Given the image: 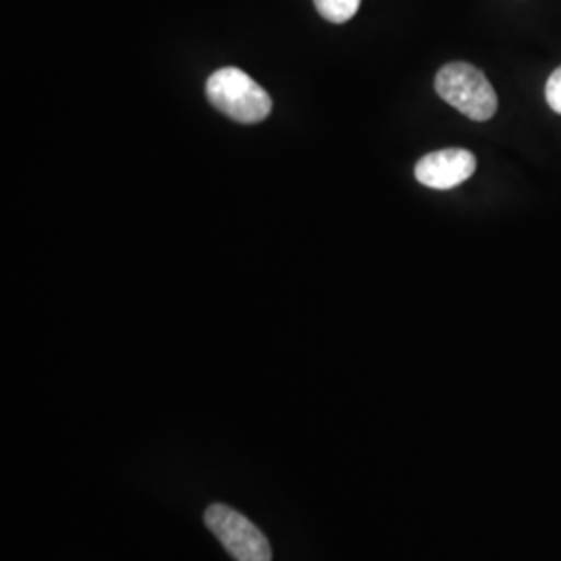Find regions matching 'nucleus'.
Returning a JSON list of instances; mask_svg holds the SVG:
<instances>
[{"label":"nucleus","instance_id":"nucleus-6","mask_svg":"<svg viewBox=\"0 0 561 561\" xmlns=\"http://www.w3.org/2000/svg\"><path fill=\"white\" fill-rule=\"evenodd\" d=\"M545 99H547V104L551 106V111H556L558 115H561V67L560 69H556V71L551 73L549 81H547V85H545Z\"/></svg>","mask_w":561,"mask_h":561},{"label":"nucleus","instance_id":"nucleus-2","mask_svg":"<svg viewBox=\"0 0 561 561\" xmlns=\"http://www.w3.org/2000/svg\"><path fill=\"white\" fill-rule=\"evenodd\" d=\"M435 90L443 101L472 121H489L497 113V94L481 69L468 62H449L437 73Z\"/></svg>","mask_w":561,"mask_h":561},{"label":"nucleus","instance_id":"nucleus-5","mask_svg":"<svg viewBox=\"0 0 561 561\" xmlns=\"http://www.w3.org/2000/svg\"><path fill=\"white\" fill-rule=\"evenodd\" d=\"M360 2L362 0H314V7L324 20L331 23H345L358 13Z\"/></svg>","mask_w":561,"mask_h":561},{"label":"nucleus","instance_id":"nucleus-4","mask_svg":"<svg viewBox=\"0 0 561 561\" xmlns=\"http://www.w3.org/2000/svg\"><path fill=\"white\" fill-rule=\"evenodd\" d=\"M477 171V159L470 150L447 148L422 157L414 173L422 185L431 190H451L470 180Z\"/></svg>","mask_w":561,"mask_h":561},{"label":"nucleus","instance_id":"nucleus-1","mask_svg":"<svg viewBox=\"0 0 561 561\" xmlns=\"http://www.w3.org/2000/svg\"><path fill=\"white\" fill-rule=\"evenodd\" d=\"M206 96L222 115L243 125L261 123L273 108L266 90L238 67L215 71L206 81Z\"/></svg>","mask_w":561,"mask_h":561},{"label":"nucleus","instance_id":"nucleus-3","mask_svg":"<svg viewBox=\"0 0 561 561\" xmlns=\"http://www.w3.org/2000/svg\"><path fill=\"white\" fill-rule=\"evenodd\" d=\"M204 522L236 561H271V542L256 524L225 503H213L204 512Z\"/></svg>","mask_w":561,"mask_h":561}]
</instances>
